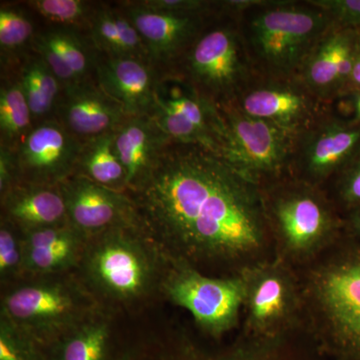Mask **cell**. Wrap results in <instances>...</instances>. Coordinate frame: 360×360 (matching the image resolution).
<instances>
[{"instance_id":"cell-33","label":"cell","mask_w":360,"mask_h":360,"mask_svg":"<svg viewBox=\"0 0 360 360\" xmlns=\"http://www.w3.org/2000/svg\"><path fill=\"white\" fill-rule=\"evenodd\" d=\"M307 2L326 13L333 25L348 30H360V0H310Z\"/></svg>"},{"instance_id":"cell-17","label":"cell","mask_w":360,"mask_h":360,"mask_svg":"<svg viewBox=\"0 0 360 360\" xmlns=\"http://www.w3.org/2000/svg\"><path fill=\"white\" fill-rule=\"evenodd\" d=\"M160 73L149 60L97 53L94 78L99 89L127 115H150Z\"/></svg>"},{"instance_id":"cell-3","label":"cell","mask_w":360,"mask_h":360,"mask_svg":"<svg viewBox=\"0 0 360 360\" xmlns=\"http://www.w3.org/2000/svg\"><path fill=\"white\" fill-rule=\"evenodd\" d=\"M304 266V321L338 359L360 360V241L347 231Z\"/></svg>"},{"instance_id":"cell-20","label":"cell","mask_w":360,"mask_h":360,"mask_svg":"<svg viewBox=\"0 0 360 360\" xmlns=\"http://www.w3.org/2000/svg\"><path fill=\"white\" fill-rule=\"evenodd\" d=\"M25 278L77 270L87 239L70 224L22 232Z\"/></svg>"},{"instance_id":"cell-28","label":"cell","mask_w":360,"mask_h":360,"mask_svg":"<svg viewBox=\"0 0 360 360\" xmlns=\"http://www.w3.org/2000/svg\"><path fill=\"white\" fill-rule=\"evenodd\" d=\"M35 13L56 26L89 30L96 6L84 0H32L27 2Z\"/></svg>"},{"instance_id":"cell-10","label":"cell","mask_w":360,"mask_h":360,"mask_svg":"<svg viewBox=\"0 0 360 360\" xmlns=\"http://www.w3.org/2000/svg\"><path fill=\"white\" fill-rule=\"evenodd\" d=\"M186 82L215 105L236 101L250 68L238 32L219 26L198 37L184 56Z\"/></svg>"},{"instance_id":"cell-2","label":"cell","mask_w":360,"mask_h":360,"mask_svg":"<svg viewBox=\"0 0 360 360\" xmlns=\"http://www.w3.org/2000/svg\"><path fill=\"white\" fill-rule=\"evenodd\" d=\"M169 258L141 226L118 227L87 239L78 278L103 309H141L161 295Z\"/></svg>"},{"instance_id":"cell-15","label":"cell","mask_w":360,"mask_h":360,"mask_svg":"<svg viewBox=\"0 0 360 360\" xmlns=\"http://www.w3.org/2000/svg\"><path fill=\"white\" fill-rule=\"evenodd\" d=\"M120 6L139 30L151 63L160 71L184 56L201 35L205 15L158 11L141 1L123 2Z\"/></svg>"},{"instance_id":"cell-13","label":"cell","mask_w":360,"mask_h":360,"mask_svg":"<svg viewBox=\"0 0 360 360\" xmlns=\"http://www.w3.org/2000/svg\"><path fill=\"white\" fill-rule=\"evenodd\" d=\"M59 187L65 198L68 224L86 238L118 227L141 226L129 193L77 174Z\"/></svg>"},{"instance_id":"cell-23","label":"cell","mask_w":360,"mask_h":360,"mask_svg":"<svg viewBox=\"0 0 360 360\" xmlns=\"http://www.w3.org/2000/svg\"><path fill=\"white\" fill-rule=\"evenodd\" d=\"M87 32L97 53L150 61L139 30L122 6H96Z\"/></svg>"},{"instance_id":"cell-14","label":"cell","mask_w":360,"mask_h":360,"mask_svg":"<svg viewBox=\"0 0 360 360\" xmlns=\"http://www.w3.org/2000/svg\"><path fill=\"white\" fill-rule=\"evenodd\" d=\"M245 112L267 120L300 139L319 122L326 111L323 101L296 78H277L243 90L236 99Z\"/></svg>"},{"instance_id":"cell-22","label":"cell","mask_w":360,"mask_h":360,"mask_svg":"<svg viewBox=\"0 0 360 360\" xmlns=\"http://www.w3.org/2000/svg\"><path fill=\"white\" fill-rule=\"evenodd\" d=\"M0 200L1 217L22 232L68 224L65 198L59 186L20 182L0 196Z\"/></svg>"},{"instance_id":"cell-5","label":"cell","mask_w":360,"mask_h":360,"mask_svg":"<svg viewBox=\"0 0 360 360\" xmlns=\"http://www.w3.org/2000/svg\"><path fill=\"white\" fill-rule=\"evenodd\" d=\"M103 307L75 272L27 277L4 286L0 317L46 352Z\"/></svg>"},{"instance_id":"cell-25","label":"cell","mask_w":360,"mask_h":360,"mask_svg":"<svg viewBox=\"0 0 360 360\" xmlns=\"http://www.w3.org/2000/svg\"><path fill=\"white\" fill-rule=\"evenodd\" d=\"M18 80L30 105L33 123L53 117L63 87L39 54L34 52L25 56Z\"/></svg>"},{"instance_id":"cell-21","label":"cell","mask_w":360,"mask_h":360,"mask_svg":"<svg viewBox=\"0 0 360 360\" xmlns=\"http://www.w3.org/2000/svg\"><path fill=\"white\" fill-rule=\"evenodd\" d=\"M172 142L149 115L123 120L113 132V143L127 172V193L141 186Z\"/></svg>"},{"instance_id":"cell-35","label":"cell","mask_w":360,"mask_h":360,"mask_svg":"<svg viewBox=\"0 0 360 360\" xmlns=\"http://www.w3.org/2000/svg\"><path fill=\"white\" fill-rule=\"evenodd\" d=\"M20 182L14 149L0 146V196Z\"/></svg>"},{"instance_id":"cell-29","label":"cell","mask_w":360,"mask_h":360,"mask_svg":"<svg viewBox=\"0 0 360 360\" xmlns=\"http://www.w3.org/2000/svg\"><path fill=\"white\" fill-rule=\"evenodd\" d=\"M25 278L22 231L8 219L0 221V281L2 288Z\"/></svg>"},{"instance_id":"cell-18","label":"cell","mask_w":360,"mask_h":360,"mask_svg":"<svg viewBox=\"0 0 360 360\" xmlns=\"http://www.w3.org/2000/svg\"><path fill=\"white\" fill-rule=\"evenodd\" d=\"M53 117L84 142L115 131L129 115L89 80L63 90Z\"/></svg>"},{"instance_id":"cell-11","label":"cell","mask_w":360,"mask_h":360,"mask_svg":"<svg viewBox=\"0 0 360 360\" xmlns=\"http://www.w3.org/2000/svg\"><path fill=\"white\" fill-rule=\"evenodd\" d=\"M82 146L56 117L37 123L14 149L20 182L59 186L75 174Z\"/></svg>"},{"instance_id":"cell-9","label":"cell","mask_w":360,"mask_h":360,"mask_svg":"<svg viewBox=\"0 0 360 360\" xmlns=\"http://www.w3.org/2000/svg\"><path fill=\"white\" fill-rule=\"evenodd\" d=\"M217 106L226 127L225 160L260 184L290 174L297 137L248 115L236 101Z\"/></svg>"},{"instance_id":"cell-1","label":"cell","mask_w":360,"mask_h":360,"mask_svg":"<svg viewBox=\"0 0 360 360\" xmlns=\"http://www.w3.org/2000/svg\"><path fill=\"white\" fill-rule=\"evenodd\" d=\"M129 194L167 257L205 274L238 276L276 255L262 184L203 146L172 142Z\"/></svg>"},{"instance_id":"cell-19","label":"cell","mask_w":360,"mask_h":360,"mask_svg":"<svg viewBox=\"0 0 360 360\" xmlns=\"http://www.w3.org/2000/svg\"><path fill=\"white\" fill-rule=\"evenodd\" d=\"M32 46L53 71L63 89L92 80L97 51L79 30L52 26L37 33Z\"/></svg>"},{"instance_id":"cell-8","label":"cell","mask_w":360,"mask_h":360,"mask_svg":"<svg viewBox=\"0 0 360 360\" xmlns=\"http://www.w3.org/2000/svg\"><path fill=\"white\" fill-rule=\"evenodd\" d=\"M161 295L191 312L206 335L220 338L239 324L245 283L240 274L210 276L186 262L169 258Z\"/></svg>"},{"instance_id":"cell-16","label":"cell","mask_w":360,"mask_h":360,"mask_svg":"<svg viewBox=\"0 0 360 360\" xmlns=\"http://www.w3.org/2000/svg\"><path fill=\"white\" fill-rule=\"evenodd\" d=\"M357 30L333 25L319 40L296 79L321 101L345 94L354 68Z\"/></svg>"},{"instance_id":"cell-37","label":"cell","mask_w":360,"mask_h":360,"mask_svg":"<svg viewBox=\"0 0 360 360\" xmlns=\"http://www.w3.org/2000/svg\"><path fill=\"white\" fill-rule=\"evenodd\" d=\"M345 103L347 115L343 120L352 127H360V89L352 90L338 97Z\"/></svg>"},{"instance_id":"cell-30","label":"cell","mask_w":360,"mask_h":360,"mask_svg":"<svg viewBox=\"0 0 360 360\" xmlns=\"http://www.w3.org/2000/svg\"><path fill=\"white\" fill-rule=\"evenodd\" d=\"M34 25L30 18L15 7L0 9V49L2 63L13 59L34 39Z\"/></svg>"},{"instance_id":"cell-6","label":"cell","mask_w":360,"mask_h":360,"mask_svg":"<svg viewBox=\"0 0 360 360\" xmlns=\"http://www.w3.org/2000/svg\"><path fill=\"white\" fill-rule=\"evenodd\" d=\"M245 283L243 326L248 340L283 342L304 321V302L297 271L274 257L240 272Z\"/></svg>"},{"instance_id":"cell-26","label":"cell","mask_w":360,"mask_h":360,"mask_svg":"<svg viewBox=\"0 0 360 360\" xmlns=\"http://www.w3.org/2000/svg\"><path fill=\"white\" fill-rule=\"evenodd\" d=\"M113 132L82 142L75 174L108 188L127 193V172L116 155Z\"/></svg>"},{"instance_id":"cell-4","label":"cell","mask_w":360,"mask_h":360,"mask_svg":"<svg viewBox=\"0 0 360 360\" xmlns=\"http://www.w3.org/2000/svg\"><path fill=\"white\" fill-rule=\"evenodd\" d=\"M262 191L276 255L292 266L314 262L347 232L345 217L321 186L290 174L264 182Z\"/></svg>"},{"instance_id":"cell-24","label":"cell","mask_w":360,"mask_h":360,"mask_svg":"<svg viewBox=\"0 0 360 360\" xmlns=\"http://www.w3.org/2000/svg\"><path fill=\"white\" fill-rule=\"evenodd\" d=\"M112 314L103 310L71 330L46 350L49 360H110Z\"/></svg>"},{"instance_id":"cell-34","label":"cell","mask_w":360,"mask_h":360,"mask_svg":"<svg viewBox=\"0 0 360 360\" xmlns=\"http://www.w3.org/2000/svg\"><path fill=\"white\" fill-rule=\"evenodd\" d=\"M144 6L158 11H168L186 15H205L214 9L217 11V1L203 0H143Z\"/></svg>"},{"instance_id":"cell-12","label":"cell","mask_w":360,"mask_h":360,"mask_svg":"<svg viewBox=\"0 0 360 360\" xmlns=\"http://www.w3.org/2000/svg\"><path fill=\"white\" fill-rule=\"evenodd\" d=\"M360 153V127L324 115L298 139L290 174L314 186L338 176Z\"/></svg>"},{"instance_id":"cell-39","label":"cell","mask_w":360,"mask_h":360,"mask_svg":"<svg viewBox=\"0 0 360 360\" xmlns=\"http://www.w3.org/2000/svg\"><path fill=\"white\" fill-rule=\"evenodd\" d=\"M343 217L348 233L360 241V207L345 213Z\"/></svg>"},{"instance_id":"cell-7","label":"cell","mask_w":360,"mask_h":360,"mask_svg":"<svg viewBox=\"0 0 360 360\" xmlns=\"http://www.w3.org/2000/svg\"><path fill=\"white\" fill-rule=\"evenodd\" d=\"M333 25L326 13L314 6L274 1L251 18L250 42L269 73L277 78H295L315 44Z\"/></svg>"},{"instance_id":"cell-38","label":"cell","mask_w":360,"mask_h":360,"mask_svg":"<svg viewBox=\"0 0 360 360\" xmlns=\"http://www.w3.org/2000/svg\"><path fill=\"white\" fill-rule=\"evenodd\" d=\"M360 89V30H357L356 44H355L354 68H352V77L348 82L347 92ZM342 94V96H343Z\"/></svg>"},{"instance_id":"cell-31","label":"cell","mask_w":360,"mask_h":360,"mask_svg":"<svg viewBox=\"0 0 360 360\" xmlns=\"http://www.w3.org/2000/svg\"><path fill=\"white\" fill-rule=\"evenodd\" d=\"M0 360H49L30 336L0 317Z\"/></svg>"},{"instance_id":"cell-32","label":"cell","mask_w":360,"mask_h":360,"mask_svg":"<svg viewBox=\"0 0 360 360\" xmlns=\"http://www.w3.org/2000/svg\"><path fill=\"white\" fill-rule=\"evenodd\" d=\"M335 202L340 212L360 207V153L335 177Z\"/></svg>"},{"instance_id":"cell-27","label":"cell","mask_w":360,"mask_h":360,"mask_svg":"<svg viewBox=\"0 0 360 360\" xmlns=\"http://www.w3.org/2000/svg\"><path fill=\"white\" fill-rule=\"evenodd\" d=\"M33 125L20 80H6L0 89V146L15 149Z\"/></svg>"},{"instance_id":"cell-36","label":"cell","mask_w":360,"mask_h":360,"mask_svg":"<svg viewBox=\"0 0 360 360\" xmlns=\"http://www.w3.org/2000/svg\"><path fill=\"white\" fill-rule=\"evenodd\" d=\"M274 1L264 0H227L217 1V11L225 13H240L252 8H262Z\"/></svg>"}]
</instances>
